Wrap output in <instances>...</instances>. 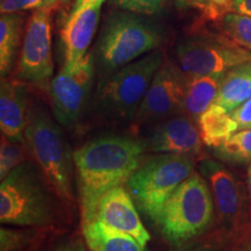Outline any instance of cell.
<instances>
[{"instance_id":"obj_1","label":"cell","mask_w":251,"mask_h":251,"mask_svg":"<svg viewBox=\"0 0 251 251\" xmlns=\"http://www.w3.org/2000/svg\"><path fill=\"white\" fill-rule=\"evenodd\" d=\"M144 150V143L131 136L105 135L74 152L81 222L94 218L97 206L108 191L127 184Z\"/></svg>"},{"instance_id":"obj_2","label":"cell","mask_w":251,"mask_h":251,"mask_svg":"<svg viewBox=\"0 0 251 251\" xmlns=\"http://www.w3.org/2000/svg\"><path fill=\"white\" fill-rule=\"evenodd\" d=\"M55 119V118H54ZM45 108H30L25 130V144L35 165L59 199L72 203L74 153L58 122Z\"/></svg>"},{"instance_id":"obj_3","label":"cell","mask_w":251,"mask_h":251,"mask_svg":"<svg viewBox=\"0 0 251 251\" xmlns=\"http://www.w3.org/2000/svg\"><path fill=\"white\" fill-rule=\"evenodd\" d=\"M51 186L36 165L24 162L0 185V221L18 227H43L56 214Z\"/></svg>"},{"instance_id":"obj_4","label":"cell","mask_w":251,"mask_h":251,"mask_svg":"<svg viewBox=\"0 0 251 251\" xmlns=\"http://www.w3.org/2000/svg\"><path fill=\"white\" fill-rule=\"evenodd\" d=\"M161 29L142 15L114 12L106 19L96 49V63L102 77L158 49Z\"/></svg>"},{"instance_id":"obj_5","label":"cell","mask_w":251,"mask_h":251,"mask_svg":"<svg viewBox=\"0 0 251 251\" xmlns=\"http://www.w3.org/2000/svg\"><path fill=\"white\" fill-rule=\"evenodd\" d=\"M193 172V157L158 153L141 162L126 185L137 208L157 225L165 202Z\"/></svg>"},{"instance_id":"obj_6","label":"cell","mask_w":251,"mask_h":251,"mask_svg":"<svg viewBox=\"0 0 251 251\" xmlns=\"http://www.w3.org/2000/svg\"><path fill=\"white\" fill-rule=\"evenodd\" d=\"M214 199L205 178L193 172L165 202L158 224L172 246H183L211 227Z\"/></svg>"},{"instance_id":"obj_7","label":"cell","mask_w":251,"mask_h":251,"mask_svg":"<svg viewBox=\"0 0 251 251\" xmlns=\"http://www.w3.org/2000/svg\"><path fill=\"white\" fill-rule=\"evenodd\" d=\"M164 54L156 49L102 77L97 91V105L103 115L134 119Z\"/></svg>"},{"instance_id":"obj_8","label":"cell","mask_w":251,"mask_h":251,"mask_svg":"<svg viewBox=\"0 0 251 251\" xmlns=\"http://www.w3.org/2000/svg\"><path fill=\"white\" fill-rule=\"evenodd\" d=\"M177 63L187 77L211 76L251 62V51L241 48L226 36L197 34L185 37L176 49Z\"/></svg>"},{"instance_id":"obj_9","label":"cell","mask_w":251,"mask_h":251,"mask_svg":"<svg viewBox=\"0 0 251 251\" xmlns=\"http://www.w3.org/2000/svg\"><path fill=\"white\" fill-rule=\"evenodd\" d=\"M50 7L34 11L26 24L15 78L49 92L54 74Z\"/></svg>"},{"instance_id":"obj_10","label":"cell","mask_w":251,"mask_h":251,"mask_svg":"<svg viewBox=\"0 0 251 251\" xmlns=\"http://www.w3.org/2000/svg\"><path fill=\"white\" fill-rule=\"evenodd\" d=\"M96 58L86 54L74 71L61 69L51 79L49 97L52 115L63 127L74 128L83 117L94 80Z\"/></svg>"},{"instance_id":"obj_11","label":"cell","mask_w":251,"mask_h":251,"mask_svg":"<svg viewBox=\"0 0 251 251\" xmlns=\"http://www.w3.org/2000/svg\"><path fill=\"white\" fill-rule=\"evenodd\" d=\"M187 76L178 65L164 61L153 76L134 120L139 124L161 121L183 113Z\"/></svg>"},{"instance_id":"obj_12","label":"cell","mask_w":251,"mask_h":251,"mask_svg":"<svg viewBox=\"0 0 251 251\" xmlns=\"http://www.w3.org/2000/svg\"><path fill=\"white\" fill-rule=\"evenodd\" d=\"M143 143L149 151L194 158L201 155L203 142L199 128L192 119L181 113L159 121Z\"/></svg>"},{"instance_id":"obj_13","label":"cell","mask_w":251,"mask_h":251,"mask_svg":"<svg viewBox=\"0 0 251 251\" xmlns=\"http://www.w3.org/2000/svg\"><path fill=\"white\" fill-rule=\"evenodd\" d=\"M102 2L84 7L69 14L61 28L63 67L69 72L78 67L87 54L100 20Z\"/></svg>"},{"instance_id":"obj_14","label":"cell","mask_w":251,"mask_h":251,"mask_svg":"<svg viewBox=\"0 0 251 251\" xmlns=\"http://www.w3.org/2000/svg\"><path fill=\"white\" fill-rule=\"evenodd\" d=\"M93 219L99 220L108 227L131 235L146 247L151 238L141 221L134 199L125 188V185L112 188L101 198Z\"/></svg>"},{"instance_id":"obj_15","label":"cell","mask_w":251,"mask_h":251,"mask_svg":"<svg viewBox=\"0 0 251 251\" xmlns=\"http://www.w3.org/2000/svg\"><path fill=\"white\" fill-rule=\"evenodd\" d=\"M200 169L211 184L213 199L221 221L228 226L238 224L246 214V203L236 178L225 165L212 159H205Z\"/></svg>"},{"instance_id":"obj_16","label":"cell","mask_w":251,"mask_h":251,"mask_svg":"<svg viewBox=\"0 0 251 251\" xmlns=\"http://www.w3.org/2000/svg\"><path fill=\"white\" fill-rule=\"evenodd\" d=\"M27 84L17 78H1L0 86V129L14 142L25 143L29 117Z\"/></svg>"},{"instance_id":"obj_17","label":"cell","mask_w":251,"mask_h":251,"mask_svg":"<svg viewBox=\"0 0 251 251\" xmlns=\"http://www.w3.org/2000/svg\"><path fill=\"white\" fill-rule=\"evenodd\" d=\"M83 236L90 251H148L136 238L92 219L81 222Z\"/></svg>"},{"instance_id":"obj_18","label":"cell","mask_w":251,"mask_h":251,"mask_svg":"<svg viewBox=\"0 0 251 251\" xmlns=\"http://www.w3.org/2000/svg\"><path fill=\"white\" fill-rule=\"evenodd\" d=\"M251 98V62H246L226 72L218 96L211 106L230 113Z\"/></svg>"},{"instance_id":"obj_19","label":"cell","mask_w":251,"mask_h":251,"mask_svg":"<svg viewBox=\"0 0 251 251\" xmlns=\"http://www.w3.org/2000/svg\"><path fill=\"white\" fill-rule=\"evenodd\" d=\"M225 74L187 77L183 102V114L187 115L194 121H198L201 114L214 102Z\"/></svg>"},{"instance_id":"obj_20","label":"cell","mask_w":251,"mask_h":251,"mask_svg":"<svg viewBox=\"0 0 251 251\" xmlns=\"http://www.w3.org/2000/svg\"><path fill=\"white\" fill-rule=\"evenodd\" d=\"M25 17L21 13H6L0 17V75L7 78L18 61L23 46Z\"/></svg>"},{"instance_id":"obj_21","label":"cell","mask_w":251,"mask_h":251,"mask_svg":"<svg viewBox=\"0 0 251 251\" xmlns=\"http://www.w3.org/2000/svg\"><path fill=\"white\" fill-rule=\"evenodd\" d=\"M197 122L203 144L213 149L222 146L231 135L237 131L230 114L220 111L213 106L201 114Z\"/></svg>"},{"instance_id":"obj_22","label":"cell","mask_w":251,"mask_h":251,"mask_svg":"<svg viewBox=\"0 0 251 251\" xmlns=\"http://www.w3.org/2000/svg\"><path fill=\"white\" fill-rule=\"evenodd\" d=\"M215 155L226 162L244 164L251 162V128L238 130L214 149Z\"/></svg>"},{"instance_id":"obj_23","label":"cell","mask_w":251,"mask_h":251,"mask_svg":"<svg viewBox=\"0 0 251 251\" xmlns=\"http://www.w3.org/2000/svg\"><path fill=\"white\" fill-rule=\"evenodd\" d=\"M219 21L224 36L241 48L251 51V17L229 12Z\"/></svg>"},{"instance_id":"obj_24","label":"cell","mask_w":251,"mask_h":251,"mask_svg":"<svg viewBox=\"0 0 251 251\" xmlns=\"http://www.w3.org/2000/svg\"><path fill=\"white\" fill-rule=\"evenodd\" d=\"M27 147L25 143L14 142L5 135L1 134V143H0V179L4 180L7 176L23 164L25 161V153Z\"/></svg>"},{"instance_id":"obj_25","label":"cell","mask_w":251,"mask_h":251,"mask_svg":"<svg viewBox=\"0 0 251 251\" xmlns=\"http://www.w3.org/2000/svg\"><path fill=\"white\" fill-rule=\"evenodd\" d=\"M169 0H109V4L121 11L140 15L161 14Z\"/></svg>"},{"instance_id":"obj_26","label":"cell","mask_w":251,"mask_h":251,"mask_svg":"<svg viewBox=\"0 0 251 251\" xmlns=\"http://www.w3.org/2000/svg\"><path fill=\"white\" fill-rule=\"evenodd\" d=\"M34 231L18 230L1 227L0 229V251H24L33 241Z\"/></svg>"},{"instance_id":"obj_27","label":"cell","mask_w":251,"mask_h":251,"mask_svg":"<svg viewBox=\"0 0 251 251\" xmlns=\"http://www.w3.org/2000/svg\"><path fill=\"white\" fill-rule=\"evenodd\" d=\"M176 7L179 9H197L201 13L203 20H214V0H174Z\"/></svg>"},{"instance_id":"obj_28","label":"cell","mask_w":251,"mask_h":251,"mask_svg":"<svg viewBox=\"0 0 251 251\" xmlns=\"http://www.w3.org/2000/svg\"><path fill=\"white\" fill-rule=\"evenodd\" d=\"M46 7L45 0H1L0 2V12L6 13H20L29 9H40Z\"/></svg>"},{"instance_id":"obj_29","label":"cell","mask_w":251,"mask_h":251,"mask_svg":"<svg viewBox=\"0 0 251 251\" xmlns=\"http://www.w3.org/2000/svg\"><path fill=\"white\" fill-rule=\"evenodd\" d=\"M231 120L234 121L236 130H243L251 128V98L240 105L230 113Z\"/></svg>"},{"instance_id":"obj_30","label":"cell","mask_w":251,"mask_h":251,"mask_svg":"<svg viewBox=\"0 0 251 251\" xmlns=\"http://www.w3.org/2000/svg\"><path fill=\"white\" fill-rule=\"evenodd\" d=\"M235 0H214V12H215V21L230 12L231 5Z\"/></svg>"},{"instance_id":"obj_31","label":"cell","mask_w":251,"mask_h":251,"mask_svg":"<svg viewBox=\"0 0 251 251\" xmlns=\"http://www.w3.org/2000/svg\"><path fill=\"white\" fill-rule=\"evenodd\" d=\"M230 12L251 17V0H235L231 5Z\"/></svg>"},{"instance_id":"obj_32","label":"cell","mask_w":251,"mask_h":251,"mask_svg":"<svg viewBox=\"0 0 251 251\" xmlns=\"http://www.w3.org/2000/svg\"><path fill=\"white\" fill-rule=\"evenodd\" d=\"M90 250V249H89ZM86 247L79 241H68V242L59 244L55 251H89Z\"/></svg>"},{"instance_id":"obj_33","label":"cell","mask_w":251,"mask_h":251,"mask_svg":"<svg viewBox=\"0 0 251 251\" xmlns=\"http://www.w3.org/2000/svg\"><path fill=\"white\" fill-rule=\"evenodd\" d=\"M105 1L106 0H75L74 6H72L70 13H72V12L79 11V9L84 8V7H89V6L99 4V2H102L103 4Z\"/></svg>"},{"instance_id":"obj_34","label":"cell","mask_w":251,"mask_h":251,"mask_svg":"<svg viewBox=\"0 0 251 251\" xmlns=\"http://www.w3.org/2000/svg\"><path fill=\"white\" fill-rule=\"evenodd\" d=\"M248 191H249V194L251 198V162H250L249 169H248Z\"/></svg>"},{"instance_id":"obj_35","label":"cell","mask_w":251,"mask_h":251,"mask_svg":"<svg viewBox=\"0 0 251 251\" xmlns=\"http://www.w3.org/2000/svg\"><path fill=\"white\" fill-rule=\"evenodd\" d=\"M57 1H59V0H45L47 7H51V6H54Z\"/></svg>"},{"instance_id":"obj_36","label":"cell","mask_w":251,"mask_h":251,"mask_svg":"<svg viewBox=\"0 0 251 251\" xmlns=\"http://www.w3.org/2000/svg\"><path fill=\"white\" fill-rule=\"evenodd\" d=\"M59 1H61L62 4H69V2H70L71 0H59Z\"/></svg>"},{"instance_id":"obj_37","label":"cell","mask_w":251,"mask_h":251,"mask_svg":"<svg viewBox=\"0 0 251 251\" xmlns=\"http://www.w3.org/2000/svg\"><path fill=\"white\" fill-rule=\"evenodd\" d=\"M243 251H251V243H250L249 246H248V247L246 248V249H244Z\"/></svg>"}]
</instances>
